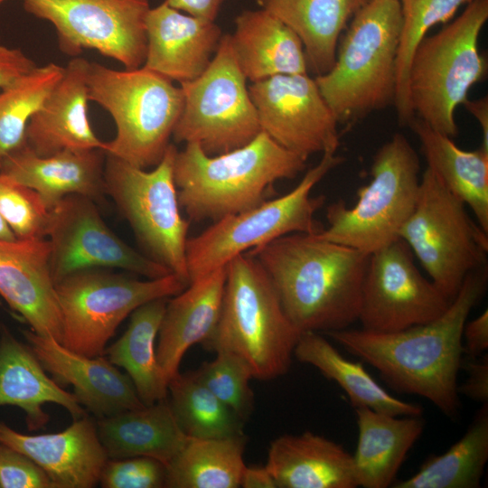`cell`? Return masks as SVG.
Wrapping results in <instances>:
<instances>
[{"instance_id":"1","label":"cell","mask_w":488,"mask_h":488,"mask_svg":"<svg viewBox=\"0 0 488 488\" xmlns=\"http://www.w3.org/2000/svg\"><path fill=\"white\" fill-rule=\"evenodd\" d=\"M486 286L483 267L467 274L447 309L430 322L390 333L345 328L324 334L374 367L391 389L427 399L446 417L455 418L463 329Z\"/></svg>"},{"instance_id":"2","label":"cell","mask_w":488,"mask_h":488,"mask_svg":"<svg viewBox=\"0 0 488 488\" xmlns=\"http://www.w3.org/2000/svg\"><path fill=\"white\" fill-rule=\"evenodd\" d=\"M317 234H287L247 252L300 333L342 330L359 318L370 255Z\"/></svg>"},{"instance_id":"3","label":"cell","mask_w":488,"mask_h":488,"mask_svg":"<svg viewBox=\"0 0 488 488\" xmlns=\"http://www.w3.org/2000/svg\"><path fill=\"white\" fill-rule=\"evenodd\" d=\"M305 162L263 131L247 145L216 155L185 144L174 166L180 207L193 221L215 222L246 211L267 201L277 181L296 177Z\"/></svg>"},{"instance_id":"4","label":"cell","mask_w":488,"mask_h":488,"mask_svg":"<svg viewBox=\"0 0 488 488\" xmlns=\"http://www.w3.org/2000/svg\"><path fill=\"white\" fill-rule=\"evenodd\" d=\"M401 24L399 0H370L349 23L333 65L314 78L339 123L394 104Z\"/></svg>"},{"instance_id":"5","label":"cell","mask_w":488,"mask_h":488,"mask_svg":"<svg viewBox=\"0 0 488 488\" xmlns=\"http://www.w3.org/2000/svg\"><path fill=\"white\" fill-rule=\"evenodd\" d=\"M301 333L258 261L248 253L232 258L226 265L219 321L203 346L238 355L253 378L269 380L288 371Z\"/></svg>"},{"instance_id":"6","label":"cell","mask_w":488,"mask_h":488,"mask_svg":"<svg viewBox=\"0 0 488 488\" xmlns=\"http://www.w3.org/2000/svg\"><path fill=\"white\" fill-rule=\"evenodd\" d=\"M89 100L114 119L116 136L103 151L146 169L163 158L183 107L181 87L142 66L117 70L89 62Z\"/></svg>"},{"instance_id":"7","label":"cell","mask_w":488,"mask_h":488,"mask_svg":"<svg viewBox=\"0 0 488 488\" xmlns=\"http://www.w3.org/2000/svg\"><path fill=\"white\" fill-rule=\"evenodd\" d=\"M488 20V0H473L464 12L436 33L425 36L411 58L408 90L414 116L436 131L458 134L456 108L488 71L486 55L478 49Z\"/></svg>"},{"instance_id":"8","label":"cell","mask_w":488,"mask_h":488,"mask_svg":"<svg viewBox=\"0 0 488 488\" xmlns=\"http://www.w3.org/2000/svg\"><path fill=\"white\" fill-rule=\"evenodd\" d=\"M419 171L416 150L404 135L396 133L373 156L371 179L358 189L356 203H331L328 226L317 235L369 255L399 239L417 202Z\"/></svg>"},{"instance_id":"9","label":"cell","mask_w":488,"mask_h":488,"mask_svg":"<svg viewBox=\"0 0 488 488\" xmlns=\"http://www.w3.org/2000/svg\"><path fill=\"white\" fill-rule=\"evenodd\" d=\"M343 158L323 154L289 192L267 200L246 211L213 222L199 235L188 238L186 264L189 284L226 266L238 255L291 233L317 234L323 226L314 219L324 196H312L314 187Z\"/></svg>"},{"instance_id":"10","label":"cell","mask_w":488,"mask_h":488,"mask_svg":"<svg viewBox=\"0 0 488 488\" xmlns=\"http://www.w3.org/2000/svg\"><path fill=\"white\" fill-rule=\"evenodd\" d=\"M399 237L450 301L468 273L486 267L488 233L428 167L420 178L417 202Z\"/></svg>"},{"instance_id":"11","label":"cell","mask_w":488,"mask_h":488,"mask_svg":"<svg viewBox=\"0 0 488 488\" xmlns=\"http://www.w3.org/2000/svg\"><path fill=\"white\" fill-rule=\"evenodd\" d=\"M177 151L170 143L151 171L106 155L104 181L106 193L127 219L148 257L188 286L189 222L181 214L174 176Z\"/></svg>"},{"instance_id":"12","label":"cell","mask_w":488,"mask_h":488,"mask_svg":"<svg viewBox=\"0 0 488 488\" xmlns=\"http://www.w3.org/2000/svg\"><path fill=\"white\" fill-rule=\"evenodd\" d=\"M186 286L173 273L147 280L101 269L71 274L55 284L61 343L84 356L103 355L108 340L134 310L152 300L174 296Z\"/></svg>"},{"instance_id":"13","label":"cell","mask_w":488,"mask_h":488,"mask_svg":"<svg viewBox=\"0 0 488 488\" xmlns=\"http://www.w3.org/2000/svg\"><path fill=\"white\" fill-rule=\"evenodd\" d=\"M247 79L223 34L208 68L180 87L183 107L173 131L176 143L196 144L209 155L239 148L260 132Z\"/></svg>"},{"instance_id":"14","label":"cell","mask_w":488,"mask_h":488,"mask_svg":"<svg viewBox=\"0 0 488 488\" xmlns=\"http://www.w3.org/2000/svg\"><path fill=\"white\" fill-rule=\"evenodd\" d=\"M28 14L51 23L59 49L77 57L95 50L125 69H136L146 55L149 0H23Z\"/></svg>"},{"instance_id":"15","label":"cell","mask_w":488,"mask_h":488,"mask_svg":"<svg viewBox=\"0 0 488 488\" xmlns=\"http://www.w3.org/2000/svg\"><path fill=\"white\" fill-rule=\"evenodd\" d=\"M400 238L369 256L358 321L367 331L390 333L439 317L450 301L415 264Z\"/></svg>"},{"instance_id":"16","label":"cell","mask_w":488,"mask_h":488,"mask_svg":"<svg viewBox=\"0 0 488 488\" xmlns=\"http://www.w3.org/2000/svg\"><path fill=\"white\" fill-rule=\"evenodd\" d=\"M46 238L55 284L84 270L120 268L146 278L172 272L123 241L102 220L94 200L80 194L61 199L50 210Z\"/></svg>"},{"instance_id":"17","label":"cell","mask_w":488,"mask_h":488,"mask_svg":"<svg viewBox=\"0 0 488 488\" xmlns=\"http://www.w3.org/2000/svg\"><path fill=\"white\" fill-rule=\"evenodd\" d=\"M261 131L305 160L334 154L338 120L307 73L276 75L249 86Z\"/></svg>"},{"instance_id":"18","label":"cell","mask_w":488,"mask_h":488,"mask_svg":"<svg viewBox=\"0 0 488 488\" xmlns=\"http://www.w3.org/2000/svg\"><path fill=\"white\" fill-rule=\"evenodd\" d=\"M48 239H0V296L31 330L61 343V314Z\"/></svg>"},{"instance_id":"19","label":"cell","mask_w":488,"mask_h":488,"mask_svg":"<svg viewBox=\"0 0 488 488\" xmlns=\"http://www.w3.org/2000/svg\"><path fill=\"white\" fill-rule=\"evenodd\" d=\"M23 333L43 369L57 383L71 385L79 403L98 418L145 406L128 375L117 370L104 354L84 356L31 329Z\"/></svg>"},{"instance_id":"20","label":"cell","mask_w":488,"mask_h":488,"mask_svg":"<svg viewBox=\"0 0 488 488\" xmlns=\"http://www.w3.org/2000/svg\"><path fill=\"white\" fill-rule=\"evenodd\" d=\"M0 443L33 460L54 488L93 487L108 460L97 424L87 415L61 432L42 435H25L0 422Z\"/></svg>"},{"instance_id":"21","label":"cell","mask_w":488,"mask_h":488,"mask_svg":"<svg viewBox=\"0 0 488 488\" xmlns=\"http://www.w3.org/2000/svg\"><path fill=\"white\" fill-rule=\"evenodd\" d=\"M145 33L143 66L180 84L204 72L223 35L215 21L183 14L164 1L149 9Z\"/></svg>"},{"instance_id":"22","label":"cell","mask_w":488,"mask_h":488,"mask_svg":"<svg viewBox=\"0 0 488 488\" xmlns=\"http://www.w3.org/2000/svg\"><path fill=\"white\" fill-rule=\"evenodd\" d=\"M89 62L73 57L42 107L30 118L25 142L41 156L62 150L101 149V141L92 130L87 113Z\"/></svg>"},{"instance_id":"23","label":"cell","mask_w":488,"mask_h":488,"mask_svg":"<svg viewBox=\"0 0 488 488\" xmlns=\"http://www.w3.org/2000/svg\"><path fill=\"white\" fill-rule=\"evenodd\" d=\"M105 156L101 149H66L41 156L24 142L2 160L0 174L37 192L51 210L68 195L96 200L106 193Z\"/></svg>"},{"instance_id":"24","label":"cell","mask_w":488,"mask_h":488,"mask_svg":"<svg viewBox=\"0 0 488 488\" xmlns=\"http://www.w3.org/2000/svg\"><path fill=\"white\" fill-rule=\"evenodd\" d=\"M226 266L192 281L167 301L158 331L156 360L169 380L179 372L186 351L204 344L213 334L221 314Z\"/></svg>"},{"instance_id":"25","label":"cell","mask_w":488,"mask_h":488,"mask_svg":"<svg viewBox=\"0 0 488 488\" xmlns=\"http://www.w3.org/2000/svg\"><path fill=\"white\" fill-rule=\"evenodd\" d=\"M277 488H356L352 455L318 434H285L269 446L265 465Z\"/></svg>"},{"instance_id":"26","label":"cell","mask_w":488,"mask_h":488,"mask_svg":"<svg viewBox=\"0 0 488 488\" xmlns=\"http://www.w3.org/2000/svg\"><path fill=\"white\" fill-rule=\"evenodd\" d=\"M46 403L63 407L73 418L86 413L73 393L64 390L45 373V370L29 347L3 324L0 325V406H15L25 413L29 430L43 427L49 416Z\"/></svg>"},{"instance_id":"27","label":"cell","mask_w":488,"mask_h":488,"mask_svg":"<svg viewBox=\"0 0 488 488\" xmlns=\"http://www.w3.org/2000/svg\"><path fill=\"white\" fill-rule=\"evenodd\" d=\"M230 38L239 67L251 82L276 75L307 73L300 38L262 7L242 11L235 18Z\"/></svg>"},{"instance_id":"28","label":"cell","mask_w":488,"mask_h":488,"mask_svg":"<svg viewBox=\"0 0 488 488\" xmlns=\"http://www.w3.org/2000/svg\"><path fill=\"white\" fill-rule=\"evenodd\" d=\"M359 430L352 455L358 486L386 488L396 475L408 453L421 436V416H393L368 408H354Z\"/></svg>"},{"instance_id":"29","label":"cell","mask_w":488,"mask_h":488,"mask_svg":"<svg viewBox=\"0 0 488 488\" xmlns=\"http://www.w3.org/2000/svg\"><path fill=\"white\" fill-rule=\"evenodd\" d=\"M96 424L99 438L112 459L147 456L166 466L188 439L166 399L100 418Z\"/></svg>"},{"instance_id":"30","label":"cell","mask_w":488,"mask_h":488,"mask_svg":"<svg viewBox=\"0 0 488 488\" xmlns=\"http://www.w3.org/2000/svg\"><path fill=\"white\" fill-rule=\"evenodd\" d=\"M421 144L427 167L445 187L474 212L488 233V152L458 147L452 138L414 117L408 125Z\"/></svg>"},{"instance_id":"31","label":"cell","mask_w":488,"mask_h":488,"mask_svg":"<svg viewBox=\"0 0 488 488\" xmlns=\"http://www.w3.org/2000/svg\"><path fill=\"white\" fill-rule=\"evenodd\" d=\"M370 0H266L260 6L300 38L308 69L316 76L334 63L342 33Z\"/></svg>"},{"instance_id":"32","label":"cell","mask_w":488,"mask_h":488,"mask_svg":"<svg viewBox=\"0 0 488 488\" xmlns=\"http://www.w3.org/2000/svg\"><path fill=\"white\" fill-rule=\"evenodd\" d=\"M294 357L334 381L348 395L354 408H368L393 416L422 415L423 408L418 404L390 395L367 372L362 363L344 358L321 333H302Z\"/></svg>"},{"instance_id":"33","label":"cell","mask_w":488,"mask_h":488,"mask_svg":"<svg viewBox=\"0 0 488 488\" xmlns=\"http://www.w3.org/2000/svg\"><path fill=\"white\" fill-rule=\"evenodd\" d=\"M167 301V297L155 299L134 310L125 333L104 352L112 364L127 371L145 406L165 399L168 394L155 348Z\"/></svg>"},{"instance_id":"34","label":"cell","mask_w":488,"mask_h":488,"mask_svg":"<svg viewBox=\"0 0 488 488\" xmlns=\"http://www.w3.org/2000/svg\"><path fill=\"white\" fill-rule=\"evenodd\" d=\"M246 436L196 438L185 444L166 467L164 487L238 488L246 466Z\"/></svg>"},{"instance_id":"35","label":"cell","mask_w":488,"mask_h":488,"mask_svg":"<svg viewBox=\"0 0 488 488\" xmlns=\"http://www.w3.org/2000/svg\"><path fill=\"white\" fill-rule=\"evenodd\" d=\"M488 460V403L475 414L465 435L439 455L430 456L395 488H477Z\"/></svg>"},{"instance_id":"36","label":"cell","mask_w":488,"mask_h":488,"mask_svg":"<svg viewBox=\"0 0 488 488\" xmlns=\"http://www.w3.org/2000/svg\"><path fill=\"white\" fill-rule=\"evenodd\" d=\"M169 405L185 435L196 438H223L244 435V423L218 399L193 371L178 372L168 382Z\"/></svg>"},{"instance_id":"37","label":"cell","mask_w":488,"mask_h":488,"mask_svg":"<svg viewBox=\"0 0 488 488\" xmlns=\"http://www.w3.org/2000/svg\"><path fill=\"white\" fill-rule=\"evenodd\" d=\"M64 67L50 62L35 67L0 89V164L25 142L33 115L61 78Z\"/></svg>"},{"instance_id":"38","label":"cell","mask_w":488,"mask_h":488,"mask_svg":"<svg viewBox=\"0 0 488 488\" xmlns=\"http://www.w3.org/2000/svg\"><path fill=\"white\" fill-rule=\"evenodd\" d=\"M473 0H399L402 24L397 57V84L394 105L398 121L408 126L415 117L408 99V75L412 55L427 33L449 21L465 4Z\"/></svg>"},{"instance_id":"39","label":"cell","mask_w":488,"mask_h":488,"mask_svg":"<svg viewBox=\"0 0 488 488\" xmlns=\"http://www.w3.org/2000/svg\"><path fill=\"white\" fill-rule=\"evenodd\" d=\"M216 358L202 363L193 372L218 399L246 421L254 410V394L249 386L252 373L238 355L222 350L216 351Z\"/></svg>"},{"instance_id":"40","label":"cell","mask_w":488,"mask_h":488,"mask_svg":"<svg viewBox=\"0 0 488 488\" xmlns=\"http://www.w3.org/2000/svg\"><path fill=\"white\" fill-rule=\"evenodd\" d=\"M0 215L16 239L46 238L50 210L37 192L0 174Z\"/></svg>"},{"instance_id":"41","label":"cell","mask_w":488,"mask_h":488,"mask_svg":"<svg viewBox=\"0 0 488 488\" xmlns=\"http://www.w3.org/2000/svg\"><path fill=\"white\" fill-rule=\"evenodd\" d=\"M165 465L152 457L135 456L108 460L99 482L105 488L164 487Z\"/></svg>"},{"instance_id":"42","label":"cell","mask_w":488,"mask_h":488,"mask_svg":"<svg viewBox=\"0 0 488 488\" xmlns=\"http://www.w3.org/2000/svg\"><path fill=\"white\" fill-rule=\"evenodd\" d=\"M0 488H54L45 472L29 456L0 443Z\"/></svg>"},{"instance_id":"43","label":"cell","mask_w":488,"mask_h":488,"mask_svg":"<svg viewBox=\"0 0 488 488\" xmlns=\"http://www.w3.org/2000/svg\"><path fill=\"white\" fill-rule=\"evenodd\" d=\"M461 368L467 373L465 381L459 386L458 393L483 403L488 400V355L463 358Z\"/></svg>"},{"instance_id":"44","label":"cell","mask_w":488,"mask_h":488,"mask_svg":"<svg viewBox=\"0 0 488 488\" xmlns=\"http://www.w3.org/2000/svg\"><path fill=\"white\" fill-rule=\"evenodd\" d=\"M35 67L22 50L0 44V89Z\"/></svg>"},{"instance_id":"45","label":"cell","mask_w":488,"mask_h":488,"mask_svg":"<svg viewBox=\"0 0 488 488\" xmlns=\"http://www.w3.org/2000/svg\"><path fill=\"white\" fill-rule=\"evenodd\" d=\"M488 349V310L470 322H465L463 329L464 354L476 357Z\"/></svg>"},{"instance_id":"46","label":"cell","mask_w":488,"mask_h":488,"mask_svg":"<svg viewBox=\"0 0 488 488\" xmlns=\"http://www.w3.org/2000/svg\"><path fill=\"white\" fill-rule=\"evenodd\" d=\"M164 2L192 16L215 21L224 0H164Z\"/></svg>"},{"instance_id":"47","label":"cell","mask_w":488,"mask_h":488,"mask_svg":"<svg viewBox=\"0 0 488 488\" xmlns=\"http://www.w3.org/2000/svg\"><path fill=\"white\" fill-rule=\"evenodd\" d=\"M240 486L244 488H277L266 466H245Z\"/></svg>"},{"instance_id":"48","label":"cell","mask_w":488,"mask_h":488,"mask_svg":"<svg viewBox=\"0 0 488 488\" xmlns=\"http://www.w3.org/2000/svg\"><path fill=\"white\" fill-rule=\"evenodd\" d=\"M463 105L479 123L483 135L481 147L488 152V98L485 96L474 100L467 99Z\"/></svg>"},{"instance_id":"49","label":"cell","mask_w":488,"mask_h":488,"mask_svg":"<svg viewBox=\"0 0 488 488\" xmlns=\"http://www.w3.org/2000/svg\"><path fill=\"white\" fill-rule=\"evenodd\" d=\"M16 237L6 221L0 215V239L14 240Z\"/></svg>"},{"instance_id":"50","label":"cell","mask_w":488,"mask_h":488,"mask_svg":"<svg viewBox=\"0 0 488 488\" xmlns=\"http://www.w3.org/2000/svg\"><path fill=\"white\" fill-rule=\"evenodd\" d=\"M265 1L266 0H257V3L258 4L259 6H261Z\"/></svg>"},{"instance_id":"51","label":"cell","mask_w":488,"mask_h":488,"mask_svg":"<svg viewBox=\"0 0 488 488\" xmlns=\"http://www.w3.org/2000/svg\"><path fill=\"white\" fill-rule=\"evenodd\" d=\"M5 0H0V5L5 2Z\"/></svg>"}]
</instances>
